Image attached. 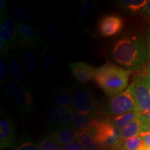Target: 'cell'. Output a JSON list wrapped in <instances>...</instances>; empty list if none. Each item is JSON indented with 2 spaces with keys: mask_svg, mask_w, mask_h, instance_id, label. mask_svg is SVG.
<instances>
[{
  "mask_svg": "<svg viewBox=\"0 0 150 150\" xmlns=\"http://www.w3.org/2000/svg\"><path fill=\"white\" fill-rule=\"evenodd\" d=\"M91 133L102 149L116 150L122 147L124 139L120 129L114 126L108 119L97 120Z\"/></svg>",
  "mask_w": 150,
  "mask_h": 150,
  "instance_id": "obj_3",
  "label": "cell"
},
{
  "mask_svg": "<svg viewBox=\"0 0 150 150\" xmlns=\"http://www.w3.org/2000/svg\"><path fill=\"white\" fill-rule=\"evenodd\" d=\"M124 27L123 19L117 14L106 15L101 18L97 29L99 35L104 38H110L117 35Z\"/></svg>",
  "mask_w": 150,
  "mask_h": 150,
  "instance_id": "obj_10",
  "label": "cell"
},
{
  "mask_svg": "<svg viewBox=\"0 0 150 150\" xmlns=\"http://www.w3.org/2000/svg\"><path fill=\"white\" fill-rule=\"evenodd\" d=\"M8 76L9 72L6 62L4 59H1L0 60V82L1 84L5 83L6 81L8 79Z\"/></svg>",
  "mask_w": 150,
  "mask_h": 150,
  "instance_id": "obj_30",
  "label": "cell"
},
{
  "mask_svg": "<svg viewBox=\"0 0 150 150\" xmlns=\"http://www.w3.org/2000/svg\"><path fill=\"white\" fill-rule=\"evenodd\" d=\"M131 71L111 63H106L96 69L95 81L108 97H112L125 91L128 85Z\"/></svg>",
  "mask_w": 150,
  "mask_h": 150,
  "instance_id": "obj_2",
  "label": "cell"
},
{
  "mask_svg": "<svg viewBox=\"0 0 150 150\" xmlns=\"http://www.w3.org/2000/svg\"><path fill=\"white\" fill-rule=\"evenodd\" d=\"M139 136L142 138V141L150 147V131H143V132L140 133Z\"/></svg>",
  "mask_w": 150,
  "mask_h": 150,
  "instance_id": "obj_32",
  "label": "cell"
},
{
  "mask_svg": "<svg viewBox=\"0 0 150 150\" xmlns=\"http://www.w3.org/2000/svg\"><path fill=\"white\" fill-rule=\"evenodd\" d=\"M150 76V63H149V67H148V73H147Z\"/></svg>",
  "mask_w": 150,
  "mask_h": 150,
  "instance_id": "obj_38",
  "label": "cell"
},
{
  "mask_svg": "<svg viewBox=\"0 0 150 150\" xmlns=\"http://www.w3.org/2000/svg\"><path fill=\"white\" fill-rule=\"evenodd\" d=\"M142 142L140 136H136L124 140L122 146L126 150H138Z\"/></svg>",
  "mask_w": 150,
  "mask_h": 150,
  "instance_id": "obj_29",
  "label": "cell"
},
{
  "mask_svg": "<svg viewBox=\"0 0 150 150\" xmlns=\"http://www.w3.org/2000/svg\"><path fill=\"white\" fill-rule=\"evenodd\" d=\"M56 58L54 52L47 45L45 46L40 61L42 70L45 73L52 72L56 66Z\"/></svg>",
  "mask_w": 150,
  "mask_h": 150,
  "instance_id": "obj_20",
  "label": "cell"
},
{
  "mask_svg": "<svg viewBox=\"0 0 150 150\" xmlns=\"http://www.w3.org/2000/svg\"><path fill=\"white\" fill-rule=\"evenodd\" d=\"M47 33L48 37L52 40H56L60 37V31L56 21L53 19H50L47 22Z\"/></svg>",
  "mask_w": 150,
  "mask_h": 150,
  "instance_id": "obj_28",
  "label": "cell"
},
{
  "mask_svg": "<svg viewBox=\"0 0 150 150\" xmlns=\"http://www.w3.org/2000/svg\"><path fill=\"white\" fill-rule=\"evenodd\" d=\"M63 150H85L78 140L70 142L67 145L63 146Z\"/></svg>",
  "mask_w": 150,
  "mask_h": 150,
  "instance_id": "obj_31",
  "label": "cell"
},
{
  "mask_svg": "<svg viewBox=\"0 0 150 150\" xmlns=\"http://www.w3.org/2000/svg\"><path fill=\"white\" fill-rule=\"evenodd\" d=\"M52 104L61 107L74 108V95L72 92L61 86H56L52 93Z\"/></svg>",
  "mask_w": 150,
  "mask_h": 150,
  "instance_id": "obj_17",
  "label": "cell"
},
{
  "mask_svg": "<svg viewBox=\"0 0 150 150\" xmlns=\"http://www.w3.org/2000/svg\"><path fill=\"white\" fill-rule=\"evenodd\" d=\"M137 104L142 115L150 111V76L140 75L131 84Z\"/></svg>",
  "mask_w": 150,
  "mask_h": 150,
  "instance_id": "obj_7",
  "label": "cell"
},
{
  "mask_svg": "<svg viewBox=\"0 0 150 150\" xmlns=\"http://www.w3.org/2000/svg\"><path fill=\"white\" fill-rule=\"evenodd\" d=\"M4 61L8 66L10 78L16 81L24 83L28 74L22 63L20 54H8Z\"/></svg>",
  "mask_w": 150,
  "mask_h": 150,
  "instance_id": "obj_13",
  "label": "cell"
},
{
  "mask_svg": "<svg viewBox=\"0 0 150 150\" xmlns=\"http://www.w3.org/2000/svg\"><path fill=\"white\" fill-rule=\"evenodd\" d=\"M18 40L20 48H29L39 50L42 42L39 31L32 24L29 23H17Z\"/></svg>",
  "mask_w": 150,
  "mask_h": 150,
  "instance_id": "obj_8",
  "label": "cell"
},
{
  "mask_svg": "<svg viewBox=\"0 0 150 150\" xmlns=\"http://www.w3.org/2000/svg\"><path fill=\"white\" fill-rule=\"evenodd\" d=\"M149 131H150V129H149Z\"/></svg>",
  "mask_w": 150,
  "mask_h": 150,
  "instance_id": "obj_40",
  "label": "cell"
},
{
  "mask_svg": "<svg viewBox=\"0 0 150 150\" xmlns=\"http://www.w3.org/2000/svg\"><path fill=\"white\" fill-rule=\"evenodd\" d=\"M138 150H150V147L149 146H147L146 144L144 142H142L141 145H140V147H139V149Z\"/></svg>",
  "mask_w": 150,
  "mask_h": 150,
  "instance_id": "obj_35",
  "label": "cell"
},
{
  "mask_svg": "<svg viewBox=\"0 0 150 150\" xmlns=\"http://www.w3.org/2000/svg\"><path fill=\"white\" fill-rule=\"evenodd\" d=\"M102 150H105V149H102Z\"/></svg>",
  "mask_w": 150,
  "mask_h": 150,
  "instance_id": "obj_41",
  "label": "cell"
},
{
  "mask_svg": "<svg viewBox=\"0 0 150 150\" xmlns=\"http://www.w3.org/2000/svg\"><path fill=\"white\" fill-rule=\"evenodd\" d=\"M14 150H41V149L39 142L25 137L19 141Z\"/></svg>",
  "mask_w": 150,
  "mask_h": 150,
  "instance_id": "obj_26",
  "label": "cell"
},
{
  "mask_svg": "<svg viewBox=\"0 0 150 150\" xmlns=\"http://www.w3.org/2000/svg\"><path fill=\"white\" fill-rule=\"evenodd\" d=\"M136 110L140 111L131 85L122 93L110 98L105 107L106 115L113 116Z\"/></svg>",
  "mask_w": 150,
  "mask_h": 150,
  "instance_id": "obj_5",
  "label": "cell"
},
{
  "mask_svg": "<svg viewBox=\"0 0 150 150\" xmlns=\"http://www.w3.org/2000/svg\"><path fill=\"white\" fill-rule=\"evenodd\" d=\"M150 124L145 115L136 118L134 120L120 129V134L124 140L136 136H139L143 131H149Z\"/></svg>",
  "mask_w": 150,
  "mask_h": 150,
  "instance_id": "obj_15",
  "label": "cell"
},
{
  "mask_svg": "<svg viewBox=\"0 0 150 150\" xmlns=\"http://www.w3.org/2000/svg\"><path fill=\"white\" fill-rule=\"evenodd\" d=\"M40 146L41 150H63L62 146L49 136L43 137Z\"/></svg>",
  "mask_w": 150,
  "mask_h": 150,
  "instance_id": "obj_27",
  "label": "cell"
},
{
  "mask_svg": "<svg viewBox=\"0 0 150 150\" xmlns=\"http://www.w3.org/2000/svg\"><path fill=\"white\" fill-rule=\"evenodd\" d=\"M79 131L73 125L61 127H54L49 131V136L61 146H65L77 140Z\"/></svg>",
  "mask_w": 150,
  "mask_h": 150,
  "instance_id": "obj_14",
  "label": "cell"
},
{
  "mask_svg": "<svg viewBox=\"0 0 150 150\" xmlns=\"http://www.w3.org/2000/svg\"><path fill=\"white\" fill-rule=\"evenodd\" d=\"M140 115H142L141 112L136 110V111H131L120 115L112 116L110 118H108V120L117 129H121Z\"/></svg>",
  "mask_w": 150,
  "mask_h": 150,
  "instance_id": "obj_22",
  "label": "cell"
},
{
  "mask_svg": "<svg viewBox=\"0 0 150 150\" xmlns=\"http://www.w3.org/2000/svg\"><path fill=\"white\" fill-rule=\"evenodd\" d=\"M141 12L144 16L150 18V0H148L147 1V4H146Z\"/></svg>",
  "mask_w": 150,
  "mask_h": 150,
  "instance_id": "obj_33",
  "label": "cell"
},
{
  "mask_svg": "<svg viewBox=\"0 0 150 150\" xmlns=\"http://www.w3.org/2000/svg\"><path fill=\"white\" fill-rule=\"evenodd\" d=\"M19 54L28 75H33L38 65V59L35 51L29 48H20V53Z\"/></svg>",
  "mask_w": 150,
  "mask_h": 150,
  "instance_id": "obj_18",
  "label": "cell"
},
{
  "mask_svg": "<svg viewBox=\"0 0 150 150\" xmlns=\"http://www.w3.org/2000/svg\"><path fill=\"white\" fill-rule=\"evenodd\" d=\"M77 140L85 150H102L101 146L89 131H79Z\"/></svg>",
  "mask_w": 150,
  "mask_h": 150,
  "instance_id": "obj_23",
  "label": "cell"
},
{
  "mask_svg": "<svg viewBox=\"0 0 150 150\" xmlns=\"http://www.w3.org/2000/svg\"><path fill=\"white\" fill-rule=\"evenodd\" d=\"M11 14L18 23H27L33 18L31 9L22 4L13 6L11 8Z\"/></svg>",
  "mask_w": 150,
  "mask_h": 150,
  "instance_id": "obj_21",
  "label": "cell"
},
{
  "mask_svg": "<svg viewBox=\"0 0 150 150\" xmlns=\"http://www.w3.org/2000/svg\"><path fill=\"white\" fill-rule=\"evenodd\" d=\"M74 95V108L81 114L94 117L97 111L95 97L90 90L84 86H76L72 91Z\"/></svg>",
  "mask_w": 150,
  "mask_h": 150,
  "instance_id": "obj_6",
  "label": "cell"
},
{
  "mask_svg": "<svg viewBox=\"0 0 150 150\" xmlns=\"http://www.w3.org/2000/svg\"><path fill=\"white\" fill-rule=\"evenodd\" d=\"M5 95L12 101L22 114H31L35 109L33 94L24 83L8 78L3 83Z\"/></svg>",
  "mask_w": 150,
  "mask_h": 150,
  "instance_id": "obj_4",
  "label": "cell"
},
{
  "mask_svg": "<svg viewBox=\"0 0 150 150\" xmlns=\"http://www.w3.org/2000/svg\"><path fill=\"white\" fill-rule=\"evenodd\" d=\"M0 43L13 48L18 40V26L7 12L0 14Z\"/></svg>",
  "mask_w": 150,
  "mask_h": 150,
  "instance_id": "obj_9",
  "label": "cell"
},
{
  "mask_svg": "<svg viewBox=\"0 0 150 150\" xmlns=\"http://www.w3.org/2000/svg\"><path fill=\"white\" fill-rule=\"evenodd\" d=\"M116 150H126V149H125L124 147H120V148H119V149H117Z\"/></svg>",
  "mask_w": 150,
  "mask_h": 150,
  "instance_id": "obj_39",
  "label": "cell"
},
{
  "mask_svg": "<svg viewBox=\"0 0 150 150\" xmlns=\"http://www.w3.org/2000/svg\"><path fill=\"white\" fill-rule=\"evenodd\" d=\"M97 4V1H94V0L84 1L81 2L76 8V18L77 21L79 23L83 21L95 8Z\"/></svg>",
  "mask_w": 150,
  "mask_h": 150,
  "instance_id": "obj_24",
  "label": "cell"
},
{
  "mask_svg": "<svg viewBox=\"0 0 150 150\" xmlns=\"http://www.w3.org/2000/svg\"><path fill=\"white\" fill-rule=\"evenodd\" d=\"M72 108L61 107L54 104H50L47 107L48 116L54 127L70 126L72 125Z\"/></svg>",
  "mask_w": 150,
  "mask_h": 150,
  "instance_id": "obj_12",
  "label": "cell"
},
{
  "mask_svg": "<svg viewBox=\"0 0 150 150\" xmlns=\"http://www.w3.org/2000/svg\"><path fill=\"white\" fill-rule=\"evenodd\" d=\"M145 116H146V117H147V120L149 121V124H150V111H149V112H148L147 114H146Z\"/></svg>",
  "mask_w": 150,
  "mask_h": 150,
  "instance_id": "obj_37",
  "label": "cell"
},
{
  "mask_svg": "<svg viewBox=\"0 0 150 150\" xmlns=\"http://www.w3.org/2000/svg\"><path fill=\"white\" fill-rule=\"evenodd\" d=\"M73 76L81 83H86L95 77L96 69L84 62H74L69 64Z\"/></svg>",
  "mask_w": 150,
  "mask_h": 150,
  "instance_id": "obj_16",
  "label": "cell"
},
{
  "mask_svg": "<svg viewBox=\"0 0 150 150\" xmlns=\"http://www.w3.org/2000/svg\"><path fill=\"white\" fill-rule=\"evenodd\" d=\"M148 58L150 62V32L149 35V47H148Z\"/></svg>",
  "mask_w": 150,
  "mask_h": 150,
  "instance_id": "obj_36",
  "label": "cell"
},
{
  "mask_svg": "<svg viewBox=\"0 0 150 150\" xmlns=\"http://www.w3.org/2000/svg\"><path fill=\"white\" fill-rule=\"evenodd\" d=\"M15 147L14 126L4 110L1 108L0 117V149L3 150Z\"/></svg>",
  "mask_w": 150,
  "mask_h": 150,
  "instance_id": "obj_11",
  "label": "cell"
},
{
  "mask_svg": "<svg viewBox=\"0 0 150 150\" xmlns=\"http://www.w3.org/2000/svg\"><path fill=\"white\" fill-rule=\"evenodd\" d=\"M6 11V1L5 0L0 1V14Z\"/></svg>",
  "mask_w": 150,
  "mask_h": 150,
  "instance_id": "obj_34",
  "label": "cell"
},
{
  "mask_svg": "<svg viewBox=\"0 0 150 150\" xmlns=\"http://www.w3.org/2000/svg\"><path fill=\"white\" fill-rule=\"evenodd\" d=\"M110 56L117 64L131 71L142 67L148 54L143 39L136 35H127L112 44Z\"/></svg>",
  "mask_w": 150,
  "mask_h": 150,
  "instance_id": "obj_1",
  "label": "cell"
},
{
  "mask_svg": "<svg viewBox=\"0 0 150 150\" xmlns=\"http://www.w3.org/2000/svg\"><path fill=\"white\" fill-rule=\"evenodd\" d=\"M146 0H122L117 1L122 8L131 13L142 11L147 4Z\"/></svg>",
  "mask_w": 150,
  "mask_h": 150,
  "instance_id": "obj_25",
  "label": "cell"
},
{
  "mask_svg": "<svg viewBox=\"0 0 150 150\" xmlns=\"http://www.w3.org/2000/svg\"><path fill=\"white\" fill-rule=\"evenodd\" d=\"M72 125L78 131H91L96 122V118L92 116L85 115L72 108Z\"/></svg>",
  "mask_w": 150,
  "mask_h": 150,
  "instance_id": "obj_19",
  "label": "cell"
}]
</instances>
